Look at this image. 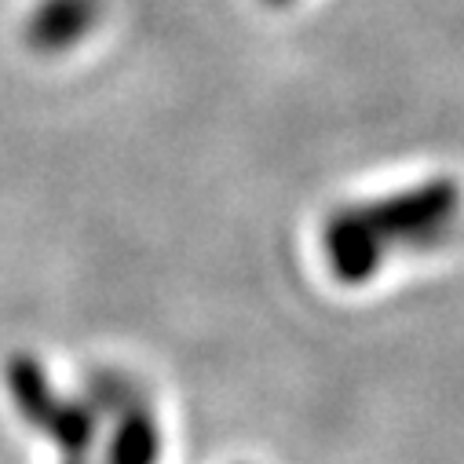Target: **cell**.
<instances>
[{
	"label": "cell",
	"instance_id": "cell-1",
	"mask_svg": "<svg viewBox=\"0 0 464 464\" xmlns=\"http://www.w3.org/2000/svg\"><path fill=\"white\" fill-rule=\"evenodd\" d=\"M460 190L453 179H431L362 208H343L329 219L325 249L336 278L366 282L392 249H428L446 238L457 219Z\"/></svg>",
	"mask_w": 464,
	"mask_h": 464
}]
</instances>
